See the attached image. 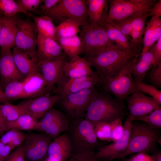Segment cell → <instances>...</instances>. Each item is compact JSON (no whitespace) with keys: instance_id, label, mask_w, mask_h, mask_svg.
Returning <instances> with one entry per match:
<instances>
[{"instance_id":"cell-1","label":"cell","mask_w":161,"mask_h":161,"mask_svg":"<svg viewBox=\"0 0 161 161\" xmlns=\"http://www.w3.org/2000/svg\"><path fill=\"white\" fill-rule=\"evenodd\" d=\"M104 92L96 90L85 114L84 117L93 125L100 122L110 123L128 115L123 102Z\"/></svg>"},{"instance_id":"cell-2","label":"cell","mask_w":161,"mask_h":161,"mask_svg":"<svg viewBox=\"0 0 161 161\" xmlns=\"http://www.w3.org/2000/svg\"><path fill=\"white\" fill-rule=\"evenodd\" d=\"M140 54L141 52L134 50L108 49L85 58L90 66L96 69L102 80L111 76L129 60L140 56Z\"/></svg>"},{"instance_id":"cell-3","label":"cell","mask_w":161,"mask_h":161,"mask_svg":"<svg viewBox=\"0 0 161 161\" xmlns=\"http://www.w3.org/2000/svg\"><path fill=\"white\" fill-rule=\"evenodd\" d=\"M159 137L155 126L143 122L132 121L128 144L120 158L133 154H148L154 151Z\"/></svg>"},{"instance_id":"cell-4","label":"cell","mask_w":161,"mask_h":161,"mask_svg":"<svg viewBox=\"0 0 161 161\" xmlns=\"http://www.w3.org/2000/svg\"><path fill=\"white\" fill-rule=\"evenodd\" d=\"M66 133L72 153L95 152L101 146L95 133L93 124L84 117L70 121Z\"/></svg>"},{"instance_id":"cell-5","label":"cell","mask_w":161,"mask_h":161,"mask_svg":"<svg viewBox=\"0 0 161 161\" xmlns=\"http://www.w3.org/2000/svg\"><path fill=\"white\" fill-rule=\"evenodd\" d=\"M138 57L131 58L111 76L102 80L99 85L103 90L123 103L126 97L135 92L131 70Z\"/></svg>"},{"instance_id":"cell-6","label":"cell","mask_w":161,"mask_h":161,"mask_svg":"<svg viewBox=\"0 0 161 161\" xmlns=\"http://www.w3.org/2000/svg\"><path fill=\"white\" fill-rule=\"evenodd\" d=\"M86 0H60L47 15L58 24L68 20L81 26L88 23Z\"/></svg>"},{"instance_id":"cell-7","label":"cell","mask_w":161,"mask_h":161,"mask_svg":"<svg viewBox=\"0 0 161 161\" xmlns=\"http://www.w3.org/2000/svg\"><path fill=\"white\" fill-rule=\"evenodd\" d=\"M81 27L79 36L83 44L86 57L93 56L106 49H120L109 40L101 27L94 26L89 23Z\"/></svg>"},{"instance_id":"cell-8","label":"cell","mask_w":161,"mask_h":161,"mask_svg":"<svg viewBox=\"0 0 161 161\" xmlns=\"http://www.w3.org/2000/svg\"><path fill=\"white\" fill-rule=\"evenodd\" d=\"M95 86L59 96L60 106L70 121L84 117L95 91Z\"/></svg>"},{"instance_id":"cell-9","label":"cell","mask_w":161,"mask_h":161,"mask_svg":"<svg viewBox=\"0 0 161 161\" xmlns=\"http://www.w3.org/2000/svg\"><path fill=\"white\" fill-rule=\"evenodd\" d=\"M157 0H108V18L112 21L125 19L136 14L148 13Z\"/></svg>"},{"instance_id":"cell-10","label":"cell","mask_w":161,"mask_h":161,"mask_svg":"<svg viewBox=\"0 0 161 161\" xmlns=\"http://www.w3.org/2000/svg\"><path fill=\"white\" fill-rule=\"evenodd\" d=\"M16 24L18 29L15 47L38 60L37 49L38 32L34 22L17 16Z\"/></svg>"},{"instance_id":"cell-11","label":"cell","mask_w":161,"mask_h":161,"mask_svg":"<svg viewBox=\"0 0 161 161\" xmlns=\"http://www.w3.org/2000/svg\"><path fill=\"white\" fill-rule=\"evenodd\" d=\"M132 121L128 117L123 126L124 132L119 140L109 144L100 146L95 152L94 157L99 161H113L120 157L126 150L129 141Z\"/></svg>"},{"instance_id":"cell-12","label":"cell","mask_w":161,"mask_h":161,"mask_svg":"<svg viewBox=\"0 0 161 161\" xmlns=\"http://www.w3.org/2000/svg\"><path fill=\"white\" fill-rule=\"evenodd\" d=\"M53 140L44 133L27 134L24 143L26 161H42L47 156L49 146Z\"/></svg>"},{"instance_id":"cell-13","label":"cell","mask_w":161,"mask_h":161,"mask_svg":"<svg viewBox=\"0 0 161 161\" xmlns=\"http://www.w3.org/2000/svg\"><path fill=\"white\" fill-rule=\"evenodd\" d=\"M101 81L96 71L90 75L72 79L67 78L63 75L56 84L55 92L59 96L75 92L99 85Z\"/></svg>"},{"instance_id":"cell-14","label":"cell","mask_w":161,"mask_h":161,"mask_svg":"<svg viewBox=\"0 0 161 161\" xmlns=\"http://www.w3.org/2000/svg\"><path fill=\"white\" fill-rule=\"evenodd\" d=\"M125 99L127 105L128 117L130 119L148 114L161 107V105L153 98L139 91H135Z\"/></svg>"},{"instance_id":"cell-15","label":"cell","mask_w":161,"mask_h":161,"mask_svg":"<svg viewBox=\"0 0 161 161\" xmlns=\"http://www.w3.org/2000/svg\"><path fill=\"white\" fill-rule=\"evenodd\" d=\"M58 95L49 94L27 100L18 105L24 113L31 115L38 120L59 100Z\"/></svg>"},{"instance_id":"cell-16","label":"cell","mask_w":161,"mask_h":161,"mask_svg":"<svg viewBox=\"0 0 161 161\" xmlns=\"http://www.w3.org/2000/svg\"><path fill=\"white\" fill-rule=\"evenodd\" d=\"M67 61L64 53L58 58L38 63L39 71L47 83L48 94L63 76L64 67Z\"/></svg>"},{"instance_id":"cell-17","label":"cell","mask_w":161,"mask_h":161,"mask_svg":"<svg viewBox=\"0 0 161 161\" xmlns=\"http://www.w3.org/2000/svg\"><path fill=\"white\" fill-rule=\"evenodd\" d=\"M24 79L15 64L11 49L0 52V85L3 90L10 83Z\"/></svg>"},{"instance_id":"cell-18","label":"cell","mask_w":161,"mask_h":161,"mask_svg":"<svg viewBox=\"0 0 161 161\" xmlns=\"http://www.w3.org/2000/svg\"><path fill=\"white\" fill-rule=\"evenodd\" d=\"M37 49L38 63L55 59L64 54L56 41L39 33H38Z\"/></svg>"},{"instance_id":"cell-19","label":"cell","mask_w":161,"mask_h":161,"mask_svg":"<svg viewBox=\"0 0 161 161\" xmlns=\"http://www.w3.org/2000/svg\"><path fill=\"white\" fill-rule=\"evenodd\" d=\"M21 99H31L48 94L47 83L39 70L33 72L23 80Z\"/></svg>"},{"instance_id":"cell-20","label":"cell","mask_w":161,"mask_h":161,"mask_svg":"<svg viewBox=\"0 0 161 161\" xmlns=\"http://www.w3.org/2000/svg\"><path fill=\"white\" fill-rule=\"evenodd\" d=\"M72 153L71 144L65 133L60 135L51 143L47 156L49 161H66Z\"/></svg>"},{"instance_id":"cell-21","label":"cell","mask_w":161,"mask_h":161,"mask_svg":"<svg viewBox=\"0 0 161 161\" xmlns=\"http://www.w3.org/2000/svg\"><path fill=\"white\" fill-rule=\"evenodd\" d=\"M88 21L90 25L100 27L108 18L109 5L107 0H87Z\"/></svg>"},{"instance_id":"cell-22","label":"cell","mask_w":161,"mask_h":161,"mask_svg":"<svg viewBox=\"0 0 161 161\" xmlns=\"http://www.w3.org/2000/svg\"><path fill=\"white\" fill-rule=\"evenodd\" d=\"M17 17L16 15L10 17L2 16L0 32L1 50L11 49L15 47L18 29Z\"/></svg>"},{"instance_id":"cell-23","label":"cell","mask_w":161,"mask_h":161,"mask_svg":"<svg viewBox=\"0 0 161 161\" xmlns=\"http://www.w3.org/2000/svg\"><path fill=\"white\" fill-rule=\"evenodd\" d=\"M93 72L87 59L78 55L70 58L63 68L64 75L68 79L90 75Z\"/></svg>"},{"instance_id":"cell-24","label":"cell","mask_w":161,"mask_h":161,"mask_svg":"<svg viewBox=\"0 0 161 161\" xmlns=\"http://www.w3.org/2000/svg\"><path fill=\"white\" fill-rule=\"evenodd\" d=\"M148 17V13L145 12L136 14L121 20L112 21L109 20L115 27L128 39L133 30L144 32Z\"/></svg>"},{"instance_id":"cell-25","label":"cell","mask_w":161,"mask_h":161,"mask_svg":"<svg viewBox=\"0 0 161 161\" xmlns=\"http://www.w3.org/2000/svg\"><path fill=\"white\" fill-rule=\"evenodd\" d=\"M13 48L12 52L15 64L24 79L32 73L39 70L38 59L32 57L15 47Z\"/></svg>"},{"instance_id":"cell-26","label":"cell","mask_w":161,"mask_h":161,"mask_svg":"<svg viewBox=\"0 0 161 161\" xmlns=\"http://www.w3.org/2000/svg\"><path fill=\"white\" fill-rule=\"evenodd\" d=\"M161 36V18L151 17L146 22L143 34V47L140 56L147 52Z\"/></svg>"},{"instance_id":"cell-27","label":"cell","mask_w":161,"mask_h":161,"mask_svg":"<svg viewBox=\"0 0 161 161\" xmlns=\"http://www.w3.org/2000/svg\"><path fill=\"white\" fill-rule=\"evenodd\" d=\"M137 58L132 66L131 73L134 80L143 82L146 73L157 64L150 48L148 51Z\"/></svg>"},{"instance_id":"cell-28","label":"cell","mask_w":161,"mask_h":161,"mask_svg":"<svg viewBox=\"0 0 161 161\" xmlns=\"http://www.w3.org/2000/svg\"><path fill=\"white\" fill-rule=\"evenodd\" d=\"M100 27L105 31L109 40L120 49L135 50L127 38L115 27L108 18Z\"/></svg>"},{"instance_id":"cell-29","label":"cell","mask_w":161,"mask_h":161,"mask_svg":"<svg viewBox=\"0 0 161 161\" xmlns=\"http://www.w3.org/2000/svg\"><path fill=\"white\" fill-rule=\"evenodd\" d=\"M56 41L64 53L70 58L84 53L83 44L77 35L68 38H57Z\"/></svg>"},{"instance_id":"cell-30","label":"cell","mask_w":161,"mask_h":161,"mask_svg":"<svg viewBox=\"0 0 161 161\" xmlns=\"http://www.w3.org/2000/svg\"><path fill=\"white\" fill-rule=\"evenodd\" d=\"M27 15L33 18L38 33L56 41V27L50 18L47 15L35 16L29 12L28 13Z\"/></svg>"},{"instance_id":"cell-31","label":"cell","mask_w":161,"mask_h":161,"mask_svg":"<svg viewBox=\"0 0 161 161\" xmlns=\"http://www.w3.org/2000/svg\"><path fill=\"white\" fill-rule=\"evenodd\" d=\"M38 120L27 114H24L15 120L5 125L7 131L11 129L18 131L34 130Z\"/></svg>"},{"instance_id":"cell-32","label":"cell","mask_w":161,"mask_h":161,"mask_svg":"<svg viewBox=\"0 0 161 161\" xmlns=\"http://www.w3.org/2000/svg\"><path fill=\"white\" fill-rule=\"evenodd\" d=\"M25 114L18 105L9 102L0 104V114L5 125L12 122Z\"/></svg>"},{"instance_id":"cell-33","label":"cell","mask_w":161,"mask_h":161,"mask_svg":"<svg viewBox=\"0 0 161 161\" xmlns=\"http://www.w3.org/2000/svg\"><path fill=\"white\" fill-rule=\"evenodd\" d=\"M80 26L71 20H68L59 24L55 27V36L58 38H68L72 37L79 33Z\"/></svg>"},{"instance_id":"cell-34","label":"cell","mask_w":161,"mask_h":161,"mask_svg":"<svg viewBox=\"0 0 161 161\" xmlns=\"http://www.w3.org/2000/svg\"><path fill=\"white\" fill-rule=\"evenodd\" d=\"M70 120L64 113L55 120L50 125L44 133L53 140L63 132L67 130Z\"/></svg>"},{"instance_id":"cell-35","label":"cell","mask_w":161,"mask_h":161,"mask_svg":"<svg viewBox=\"0 0 161 161\" xmlns=\"http://www.w3.org/2000/svg\"><path fill=\"white\" fill-rule=\"evenodd\" d=\"M63 114L60 110L52 107L38 120L34 130L45 133L52 122Z\"/></svg>"},{"instance_id":"cell-36","label":"cell","mask_w":161,"mask_h":161,"mask_svg":"<svg viewBox=\"0 0 161 161\" xmlns=\"http://www.w3.org/2000/svg\"><path fill=\"white\" fill-rule=\"evenodd\" d=\"M23 89V82L15 81L8 84L3 90L4 97L8 102L21 99Z\"/></svg>"},{"instance_id":"cell-37","label":"cell","mask_w":161,"mask_h":161,"mask_svg":"<svg viewBox=\"0 0 161 161\" xmlns=\"http://www.w3.org/2000/svg\"><path fill=\"white\" fill-rule=\"evenodd\" d=\"M19 13L26 14L16 1L13 0H0V14L7 17L15 16Z\"/></svg>"},{"instance_id":"cell-38","label":"cell","mask_w":161,"mask_h":161,"mask_svg":"<svg viewBox=\"0 0 161 161\" xmlns=\"http://www.w3.org/2000/svg\"><path fill=\"white\" fill-rule=\"evenodd\" d=\"M136 91H139L150 95L158 103L161 104V91L151 85L141 81L134 80Z\"/></svg>"},{"instance_id":"cell-39","label":"cell","mask_w":161,"mask_h":161,"mask_svg":"<svg viewBox=\"0 0 161 161\" xmlns=\"http://www.w3.org/2000/svg\"><path fill=\"white\" fill-rule=\"evenodd\" d=\"M148 123L155 126L157 129L161 128V107H160L150 113L130 119Z\"/></svg>"},{"instance_id":"cell-40","label":"cell","mask_w":161,"mask_h":161,"mask_svg":"<svg viewBox=\"0 0 161 161\" xmlns=\"http://www.w3.org/2000/svg\"><path fill=\"white\" fill-rule=\"evenodd\" d=\"M93 126L94 131L98 139L103 141H111L110 123L100 122Z\"/></svg>"},{"instance_id":"cell-41","label":"cell","mask_w":161,"mask_h":161,"mask_svg":"<svg viewBox=\"0 0 161 161\" xmlns=\"http://www.w3.org/2000/svg\"><path fill=\"white\" fill-rule=\"evenodd\" d=\"M151 85L157 88H161V63L154 66L147 76Z\"/></svg>"},{"instance_id":"cell-42","label":"cell","mask_w":161,"mask_h":161,"mask_svg":"<svg viewBox=\"0 0 161 161\" xmlns=\"http://www.w3.org/2000/svg\"><path fill=\"white\" fill-rule=\"evenodd\" d=\"M123 118H119L110 123L111 140L113 142L120 139L123 135L124 128L122 124Z\"/></svg>"},{"instance_id":"cell-43","label":"cell","mask_w":161,"mask_h":161,"mask_svg":"<svg viewBox=\"0 0 161 161\" xmlns=\"http://www.w3.org/2000/svg\"><path fill=\"white\" fill-rule=\"evenodd\" d=\"M144 32L139 30H133L128 38L134 49L141 52L143 47Z\"/></svg>"},{"instance_id":"cell-44","label":"cell","mask_w":161,"mask_h":161,"mask_svg":"<svg viewBox=\"0 0 161 161\" xmlns=\"http://www.w3.org/2000/svg\"><path fill=\"white\" fill-rule=\"evenodd\" d=\"M16 1L27 14L28 12H37L42 0H18Z\"/></svg>"},{"instance_id":"cell-45","label":"cell","mask_w":161,"mask_h":161,"mask_svg":"<svg viewBox=\"0 0 161 161\" xmlns=\"http://www.w3.org/2000/svg\"><path fill=\"white\" fill-rule=\"evenodd\" d=\"M26 134L21 131L14 129H10L1 136L0 138V143L8 145L12 142Z\"/></svg>"},{"instance_id":"cell-46","label":"cell","mask_w":161,"mask_h":161,"mask_svg":"<svg viewBox=\"0 0 161 161\" xmlns=\"http://www.w3.org/2000/svg\"><path fill=\"white\" fill-rule=\"evenodd\" d=\"M95 152L72 153L66 161H97L94 157Z\"/></svg>"},{"instance_id":"cell-47","label":"cell","mask_w":161,"mask_h":161,"mask_svg":"<svg viewBox=\"0 0 161 161\" xmlns=\"http://www.w3.org/2000/svg\"><path fill=\"white\" fill-rule=\"evenodd\" d=\"M24 148L23 143L9 154L5 161H26Z\"/></svg>"},{"instance_id":"cell-48","label":"cell","mask_w":161,"mask_h":161,"mask_svg":"<svg viewBox=\"0 0 161 161\" xmlns=\"http://www.w3.org/2000/svg\"><path fill=\"white\" fill-rule=\"evenodd\" d=\"M60 1V0H42L39 9L43 15H47Z\"/></svg>"},{"instance_id":"cell-49","label":"cell","mask_w":161,"mask_h":161,"mask_svg":"<svg viewBox=\"0 0 161 161\" xmlns=\"http://www.w3.org/2000/svg\"><path fill=\"white\" fill-rule=\"evenodd\" d=\"M150 48L157 64L161 63V36Z\"/></svg>"},{"instance_id":"cell-50","label":"cell","mask_w":161,"mask_h":161,"mask_svg":"<svg viewBox=\"0 0 161 161\" xmlns=\"http://www.w3.org/2000/svg\"><path fill=\"white\" fill-rule=\"evenodd\" d=\"M148 16H161V0H158L154 4L151 10L148 13Z\"/></svg>"},{"instance_id":"cell-51","label":"cell","mask_w":161,"mask_h":161,"mask_svg":"<svg viewBox=\"0 0 161 161\" xmlns=\"http://www.w3.org/2000/svg\"><path fill=\"white\" fill-rule=\"evenodd\" d=\"M13 150L8 145L0 143V161H5Z\"/></svg>"},{"instance_id":"cell-52","label":"cell","mask_w":161,"mask_h":161,"mask_svg":"<svg viewBox=\"0 0 161 161\" xmlns=\"http://www.w3.org/2000/svg\"><path fill=\"white\" fill-rule=\"evenodd\" d=\"M130 159L131 161H154L151 156L144 153L136 154Z\"/></svg>"},{"instance_id":"cell-53","label":"cell","mask_w":161,"mask_h":161,"mask_svg":"<svg viewBox=\"0 0 161 161\" xmlns=\"http://www.w3.org/2000/svg\"><path fill=\"white\" fill-rule=\"evenodd\" d=\"M6 131L4 123L0 114V136H2Z\"/></svg>"},{"instance_id":"cell-54","label":"cell","mask_w":161,"mask_h":161,"mask_svg":"<svg viewBox=\"0 0 161 161\" xmlns=\"http://www.w3.org/2000/svg\"><path fill=\"white\" fill-rule=\"evenodd\" d=\"M154 161H161V152L159 151L151 156Z\"/></svg>"},{"instance_id":"cell-55","label":"cell","mask_w":161,"mask_h":161,"mask_svg":"<svg viewBox=\"0 0 161 161\" xmlns=\"http://www.w3.org/2000/svg\"><path fill=\"white\" fill-rule=\"evenodd\" d=\"M8 102L4 98L3 93V90L0 85V103H4Z\"/></svg>"},{"instance_id":"cell-56","label":"cell","mask_w":161,"mask_h":161,"mask_svg":"<svg viewBox=\"0 0 161 161\" xmlns=\"http://www.w3.org/2000/svg\"><path fill=\"white\" fill-rule=\"evenodd\" d=\"M2 16H3L2 15L0 14V30H1V23Z\"/></svg>"},{"instance_id":"cell-57","label":"cell","mask_w":161,"mask_h":161,"mask_svg":"<svg viewBox=\"0 0 161 161\" xmlns=\"http://www.w3.org/2000/svg\"><path fill=\"white\" fill-rule=\"evenodd\" d=\"M122 161H131L130 159V158H128V159H126L124 160H123Z\"/></svg>"},{"instance_id":"cell-58","label":"cell","mask_w":161,"mask_h":161,"mask_svg":"<svg viewBox=\"0 0 161 161\" xmlns=\"http://www.w3.org/2000/svg\"><path fill=\"white\" fill-rule=\"evenodd\" d=\"M97 161H98V160H97Z\"/></svg>"}]
</instances>
